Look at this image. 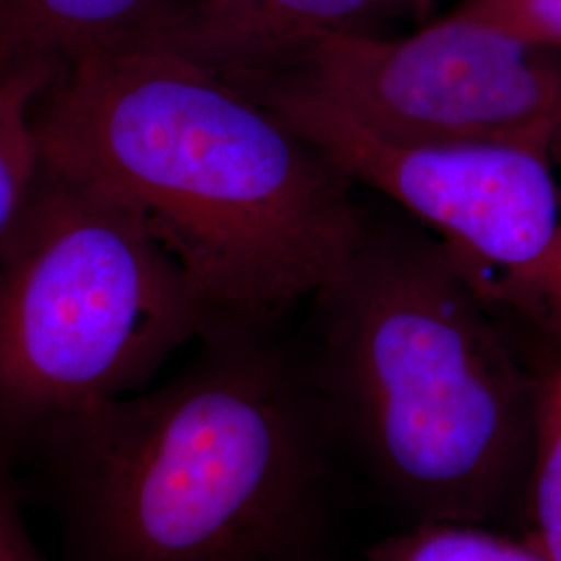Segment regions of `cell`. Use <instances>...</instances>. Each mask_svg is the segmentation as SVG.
Returning <instances> with one entry per match:
<instances>
[{
    "label": "cell",
    "mask_w": 561,
    "mask_h": 561,
    "mask_svg": "<svg viewBox=\"0 0 561 561\" xmlns=\"http://www.w3.org/2000/svg\"><path fill=\"white\" fill-rule=\"evenodd\" d=\"M32 129L41 161L99 185L178 262L208 333L275 327L364 233L356 183L335 162L157 42L76 60L32 102Z\"/></svg>",
    "instance_id": "obj_1"
},
{
    "label": "cell",
    "mask_w": 561,
    "mask_h": 561,
    "mask_svg": "<svg viewBox=\"0 0 561 561\" xmlns=\"http://www.w3.org/2000/svg\"><path fill=\"white\" fill-rule=\"evenodd\" d=\"M273 329L213 331L171 381L55 433L81 561L312 560L333 428Z\"/></svg>",
    "instance_id": "obj_2"
},
{
    "label": "cell",
    "mask_w": 561,
    "mask_h": 561,
    "mask_svg": "<svg viewBox=\"0 0 561 561\" xmlns=\"http://www.w3.org/2000/svg\"><path fill=\"white\" fill-rule=\"evenodd\" d=\"M312 300L327 419L396 502L419 522L482 524L526 491L542 381L439 241L366 213Z\"/></svg>",
    "instance_id": "obj_3"
},
{
    "label": "cell",
    "mask_w": 561,
    "mask_h": 561,
    "mask_svg": "<svg viewBox=\"0 0 561 561\" xmlns=\"http://www.w3.org/2000/svg\"><path fill=\"white\" fill-rule=\"evenodd\" d=\"M208 329L178 262L138 217L41 161L0 250V424L55 435L138 393Z\"/></svg>",
    "instance_id": "obj_4"
},
{
    "label": "cell",
    "mask_w": 561,
    "mask_h": 561,
    "mask_svg": "<svg viewBox=\"0 0 561 561\" xmlns=\"http://www.w3.org/2000/svg\"><path fill=\"white\" fill-rule=\"evenodd\" d=\"M213 71L304 92L387 138L516 144L561 164V53L454 13L400 38L296 32Z\"/></svg>",
    "instance_id": "obj_5"
},
{
    "label": "cell",
    "mask_w": 561,
    "mask_h": 561,
    "mask_svg": "<svg viewBox=\"0 0 561 561\" xmlns=\"http://www.w3.org/2000/svg\"><path fill=\"white\" fill-rule=\"evenodd\" d=\"M356 185L401 206L442 243L481 300L553 321L561 198L553 162L516 144L381 136L304 92L233 83Z\"/></svg>",
    "instance_id": "obj_6"
},
{
    "label": "cell",
    "mask_w": 561,
    "mask_h": 561,
    "mask_svg": "<svg viewBox=\"0 0 561 561\" xmlns=\"http://www.w3.org/2000/svg\"><path fill=\"white\" fill-rule=\"evenodd\" d=\"M202 0H0V73L50 81L99 48L140 41Z\"/></svg>",
    "instance_id": "obj_7"
},
{
    "label": "cell",
    "mask_w": 561,
    "mask_h": 561,
    "mask_svg": "<svg viewBox=\"0 0 561 561\" xmlns=\"http://www.w3.org/2000/svg\"><path fill=\"white\" fill-rule=\"evenodd\" d=\"M431 7L433 0H241L229 7L202 0L180 20L150 34L148 42L206 67H219L287 34L308 30L381 34L379 25L385 21H422Z\"/></svg>",
    "instance_id": "obj_8"
},
{
    "label": "cell",
    "mask_w": 561,
    "mask_h": 561,
    "mask_svg": "<svg viewBox=\"0 0 561 561\" xmlns=\"http://www.w3.org/2000/svg\"><path fill=\"white\" fill-rule=\"evenodd\" d=\"M362 561L549 560L533 537H505L481 522L424 520L375 542Z\"/></svg>",
    "instance_id": "obj_9"
},
{
    "label": "cell",
    "mask_w": 561,
    "mask_h": 561,
    "mask_svg": "<svg viewBox=\"0 0 561 561\" xmlns=\"http://www.w3.org/2000/svg\"><path fill=\"white\" fill-rule=\"evenodd\" d=\"M46 83L38 73H0V250L41 169L32 102Z\"/></svg>",
    "instance_id": "obj_10"
},
{
    "label": "cell",
    "mask_w": 561,
    "mask_h": 561,
    "mask_svg": "<svg viewBox=\"0 0 561 561\" xmlns=\"http://www.w3.org/2000/svg\"><path fill=\"white\" fill-rule=\"evenodd\" d=\"M526 493L535 518L530 537L547 560L561 561V368L541 385L537 443Z\"/></svg>",
    "instance_id": "obj_11"
},
{
    "label": "cell",
    "mask_w": 561,
    "mask_h": 561,
    "mask_svg": "<svg viewBox=\"0 0 561 561\" xmlns=\"http://www.w3.org/2000/svg\"><path fill=\"white\" fill-rule=\"evenodd\" d=\"M451 13L526 46L561 53V0H461Z\"/></svg>",
    "instance_id": "obj_12"
},
{
    "label": "cell",
    "mask_w": 561,
    "mask_h": 561,
    "mask_svg": "<svg viewBox=\"0 0 561 561\" xmlns=\"http://www.w3.org/2000/svg\"><path fill=\"white\" fill-rule=\"evenodd\" d=\"M0 561H41L25 537L13 500L0 484Z\"/></svg>",
    "instance_id": "obj_13"
},
{
    "label": "cell",
    "mask_w": 561,
    "mask_h": 561,
    "mask_svg": "<svg viewBox=\"0 0 561 561\" xmlns=\"http://www.w3.org/2000/svg\"><path fill=\"white\" fill-rule=\"evenodd\" d=\"M553 322L561 331V241L560 256H558V273H556V291H553Z\"/></svg>",
    "instance_id": "obj_14"
},
{
    "label": "cell",
    "mask_w": 561,
    "mask_h": 561,
    "mask_svg": "<svg viewBox=\"0 0 561 561\" xmlns=\"http://www.w3.org/2000/svg\"><path fill=\"white\" fill-rule=\"evenodd\" d=\"M213 4V7H229V4H238L241 0H206V4Z\"/></svg>",
    "instance_id": "obj_15"
},
{
    "label": "cell",
    "mask_w": 561,
    "mask_h": 561,
    "mask_svg": "<svg viewBox=\"0 0 561 561\" xmlns=\"http://www.w3.org/2000/svg\"><path fill=\"white\" fill-rule=\"evenodd\" d=\"M310 561H314V560H310Z\"/></svg>",
    "instance_id": "obj_16"
}]
</instances>
